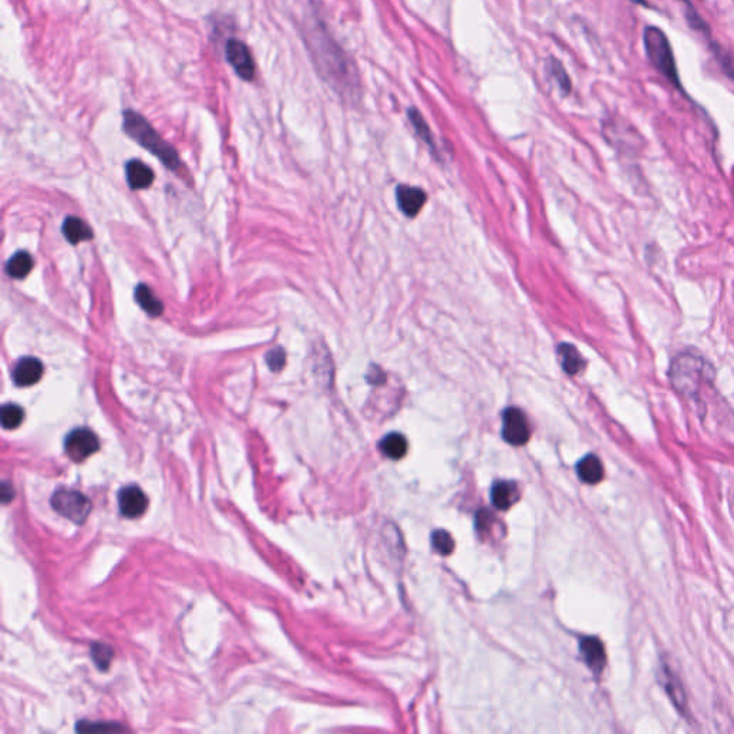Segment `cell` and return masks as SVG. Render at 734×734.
<instances>
[{
    "label": "cell",
    "mask_w": 734,
    "mask_h": 734,
    "mask_svg": "<svg viewBox=\"0 0 734 734\" xmlns=\"http://www.w3.org/2000/svg\"><path fill=\"white\" fill-rule=\"evenodd\" d=\"M304 33L314 66L325 83L343 100H361V75L352 57L333 39L321 22H310Z\"/></svg>",
    "instance_id": "1"
},
{
    "label": "cell",
    "mask_w": 734,
    "mask_h": 734,
    "mask_svg": "<svg viewBox=\"0 0 734 734\" xmlns=\"http://www.w3.org/2000/svg\"><path fill=\"white\" fill-rule=\"evenodd\" d=\"M668 378L678 393L693 398L699 393L703 383H709L714 378V369L704 357L687 350L674 359Z\"/></svg>",
    "instance_id": "2"
},
{
    "label": "cell",
    "mask_w": 734,
    "mask_h": 734,
    "mask_svg": "<svg viewBox=\"0 0 734 734\" xmlns=\"http://www.w3.org/2000/svg\"><path fill=\"white\" fill-rule=\"evenodd\" d=\"M124 131L132 139H135L139 145L160 158L170 170H177L179 167V157L177 151L161 138L160 134L153 129L150 122L144 118L143 115L132 109L125 111Z\"/></svg>",
    "instance_id": "3"
},
{
    "label": "cell",
    "mask_w": 734,
    "mask_h": 734,
    "mask_svg": "<svg viewBox=\"0 0 734 734\" xmlns=\"http://www.w3.org/2000/svg\"><path fill=\"white\" fill-rule=\"evenodd\" d=\"M645 55L649 57L652 66L668 81L673 83L676 88L681 90L680 78L677 74V65L674 59L673 49H671V43L667 38L666 33L656 26H647L644 29Z\"/></svg>",
    "instance_id": "4"
},
{
    "label": "cell",
    "mask_w": 734,
    "mask_h": 734,
    "mask_svg": "<svg viewBox=\"0 0 734 734\" xmlns=\"http://www.w3.org/2000/svg\"><path fill=\"white\" fill-rule=\"evenodd\" d=\"M50 503L59 515L68 518L75 524H83L92 510V503L88 496L83 495V492L71 489H59L55 492Z\"/></svg>",
    "instance_id": "5"
},
{
    "label": "cell",
    "mask_w": 734,
    "mask_h": 734,
    "mask_svg": "<svg viewBox=\"0 0 734 734\" xmlns=\"http://www.w3.org/2000/svg\"><path fill=\"white\" fill-rule=\"evenodd\" d=\"M98 450H100V439L90 429H75L65 439V452L75 462H83Z\"/></svg>",
    "instance_id": "6"
},
{
    "label": "cell",
    "mask_w": 734,
    "mask_h": 734,
    "mask_svg": "<svg viewBox=\"0 0 734 734\" xmlns=\"http://www.w3.org/2000/svg\"><path fill=\"white\" fill-rule=\"evenodd\" d=\"M225 57L240 78L247 83L253 81L256 76V64L246 43L240 39H230L225 47Z\"/></svg>",
    "instance_id": "7"
},
{
    "label": "cell",
    "mask_w": 734,
    "mask_h": 734,
    "mask_svg": "<svg viewBox=\"0 0 734 734\" xmlns=\"http://www.w3.org/2000/svg\"><path fill=\"white\" fill-rule=\"evenodd\" d=\"M502 436L513 446L525 445L529 439V426L524 412L518 407H508L503 412Z\"/></svg>",
    "instance_id": "8"
},
{
    "label": "cell",
    "mask_w": 734,
    "mask_h": 734,
    "mask_svg": "<svg viewBox=\"0 0 734 734\" xmlns=\"http://www.w3.org/2000/svg\"><path fill=\"white\" fill-rule=\"evenodd\" d=\"M119 511L125 518L141 517L148 508V498L144 494L143 489L135 485L125 486L119 491L118 495Z\"/></svg>",
    "instance_id": "9"
},
{
    "label": "cell",
    "mask_w": 734,
    "mask_h": 734,
    "mask_svg": "<svg viewBox=\"0 0 734 734\" xmlns=\"http://www.w3.org/2000/svg\"><path fill=\"white\" fill-rule=\"evenodd\" d=\"M396 198H398L400 210L407 217H415V215L419 214V211L424 207L426 194L417 187L400 186L396 189Z\"/></svg>",
    "instance_id": "10"
},
{
    "label": "cell",
    "mask_w": 734,
    "mask_h": 734,
    "mask_svg": "<svg viewBox=\"0 0 734 734\" xmlns=\"http://www.w3.org/2000/svg\"><path fill=\"white\" fill-rule=\"evenodd\" d=\"M43 364L35 357H25L13 369V380L18 386H32L42 379Z\"/></svg>",
    "instance_id": "11"
},
{
    "label": "cell",
    "mask_w": 734,
    "mask_h": 734,
    "mask_svg": "<svg viewBox=\"0 0 734 734\" xmlns=\"http://www.w3.org/2000/svg\"><path fill=\"white\" fill-rule=\"evenodd\" d=\"M580 647H581L582 657H584L587 666H589L594 673H601L607 663L606 650H604L603 642H599L597 637H585L582 638Z\"/></svg>",
    "instance_id": "12"
},
{
    "label": "cell",
    "mask_w": 734,
    "mask_h": 734,
    "mask_svg": "<svg viewBox=\"0 0 734 734\" xmlns=\"http://www.w3.org/2000/svg\"><path fill=\"white\" fill-rule=\"evenodd\" d=\"M127 179L132 189H145L153 182V171L143 161L131 160L127 164Z\"/></svg>",
    "instance_id": "13"
},
{
    "label": "cell",
    "mask_w": 734,
    "mask_h": 734,
    "mask_svg": "<svg viewBox=\"0 0 734 734\" xmlns=\"http://www.w3.org/2000/svg\"><path fill=\"white\" fill-rule=\"evenodd\" d=\"M578 476L585 484L596 485L604 478V467L596 455H587L577 465Z\"/></svg>",
    "instance_id": "14"
},
{
    "label": "cell",
    "mask_w": 734,
    "mask_h": 734,
    "mask_svg": "<svg viewBox=\"0 0 734 734\" xmlns=\"http://www.w3.org/2000/svg\"><path fill=\"white\" fill-rule=\"evenodd\" d=\"M558 354H560L561 366L571 376H575V374L581 373L584 371L587 363H585L581 354L578 352L577 347L564 343L558 347Z\"/></svg>",
    "instance_id": "15"
},
{
    "label": "cell",
    "mask_w": 734,
    "mask_h": 734,
    "mask_svg": "<svg viewBox=\"0 0 734 734\" xmlns=\"http://www.w3.org/2000/svg\"><path fill=\"white\" fill-rule=\"evenodd\" d=\"M491 498L498 510H510L511 505L518 498L517 486L513 485L512 482H496L495 485L492 486Z\"/></svg>",
    "instance_id": "16"
},
{
    "label": "cell",
    "mask_w": 734,
    "mask_h": 734,
    "mask_svg": "<svg viewBox=\"0 0 734 734\" xmlns=\"http://www.w3.org/2000/svg\"><path fill=\"white\" fill-rule=\"evenodd\" d=\"M62 232H64L65 239L68 240L69 243L72 244H78L81 241L93 239L92 230L78 217L66 218L64 227H62Z\"/></svg>",
    "instance_id": "17"
},
{
    "label": "cell",
    "mask_w": 734,
    "mask_h": 734,
    "mask_svg": "<svg viewBox=\"0 0 734 734\" xmlns=\"http://www.w3.org/2000/svg\"><path fill=\"white\" fill-rule=\"evenodd\" d=\"M135 299L139 306L143 307V310L153 316L158 318L164 311L162 301L153 294V290L145 284H139L135 290Z\"/></svg>",
    "instance_id": "18"
},
{
    "label": "cell",
    "mask_w": 734,
    "mask_h": 734,
    "mask_svg": "<svg viewBox=\"0 0 734 734\" xmlns=\"http://www.w3.org/2000/svg\"><path fill=\"white\" fill-rule=\"evenodd\" d=\"M33 258L26 251H19L9 258L6 264L7 275L13 278H25L32 271Z\"/></svg>",
    "instance_id": "19"
},
{
    "label": "cell",
    "mask_w": 734,
    "mask_h": 734,
    "mask_svg": "<svg viewBox=\"0 0 734 734\" xmlns=\"http://www.w3.org/2000/svg\"><path fill=\"white\" fill-rule=\"evenodd\" d=\"M381 452L390 459H402L407 452V441L400 433H389L380 442Z\"/></svg>",
    "instance_id": "20"
},
{
    "label": "cell",
    "mask_w": 734,
    "mask_h": 734,
    "mask_svg": "<svg viewBox=\"0 0 734 734\" xmlns=\"http://www.w3.org/2000/svg\"><path fill=\"white\" fill-rule=\"evenodd\" d=\"M663 678L664 687H666L667 693H668V695H670L674 704H676V706H677L681 712H685V690H683V687L680 686V681H678V678H676L673 671L668 668L667 664L663 667Z\"/></svg>",
    "instance_id": "21"
},
{
    "label": "cell",
    "mask_w": 734,
    "mask_h": 734,
    "mask_svg": "<svg viewBox=\"0 0 734 734\" xmlns=\"http://www.w3.org/2000/svg\"><path fill=\"white\" fill-rule=\"evenodd\" d=\"M23 419H25V410L22 409L19 405L7 403L2 407V426L4 429L19 428Z\"/></svg>",
    "instance_id": "22"
},
{
    "label": "cell",
    "mask_w": 734,
    "mask_h": 734,
    "mask_svg": "<svg viewBox=\"0 0 734 734\" xmlns=\"http://www.w3.org/2000/svg\"><path fill=\"white\" fill-rule=\"evenodd\" d=\"M546 69H548L549 76L555 81L556 85H558V88H560L561 92L565 93V95L570 93V76H568V74L565 72V69H564L561 62L555 61V59H549L548 65H546Z\"/></svg>",
    "instance_id": "23"
},
{
    "label": "cell",
    "mask_w": 734,
    "mask_h": 734,
    "mask_svg": "<svg viewBox=\"0 0 734 734\" xmlns=\"http://www.w3.org/2000/svg\"><path fill=\"white\" fill-rule=\"evenodd\" d=\"M409 119L414 125L415 131L417 132V135L421 136L424 139V143L428 144L429 146L432 148H435V143H433V136H432L431 129H429L428 124L424 121V117H422L421 112L412 108L409 109Z\"/></svg>",
    "instance_id": "24"
},
{
    "label": "cell",
    "mask_w": 734,
    "mask_h": 734,
    "mask_svg": "<svg viewBox=\"0 0 734 734\" xmlns=\"http://www.w3.org/2000/svg\"><path fill=\"white\" fill-rule=\"evenodd\" d=\"M432 544H433V548H435L439 554H442V555H450L453 548H455V542H453L452 537L446 531L433 532V535H432Z\"/></svg>",
    "instance_id": "25"
},
{
    "label": "cell",
    "mask_w": 734,
    "mask_h": 734,
    "mask_svg": "<svg viewBox=\"0 0 734 734\" xmlns=\"http://www.w3.org/2000/svg\"><path fill=\"white\" fill-rule=\"evenodd\" d=\"M92 657L100 668L108 667V664L111 663L112 650L105 644H95L92 647Z\"/></svg>",
    "instance_id": "26"
},
{
    "label": "cell",
    "mask_w": 734,
    "mask_h": 734,
    "mask_svg": "<svg viewBox=\"0 0 734 734\" xmlns=\"http://www.w3.org/2000/svg\"><path fill=\"white\" fill-rule=\"evenodd\" d=\"M266 359H267V364L270 366L271 371H282L283 366H284L285 363L284 350H283L282 347L273 349L271 352H268Z\"/></svg>",
    "instance_id": "27"
},
{
    "label": "cell",
    "mask_w": 734,
    "mask_h": 734,
    "mask_svg": "<svg viewBox=\"0 0 734 734\" xmlns=\"http://www.w3.org/2000/svg\"><path fill=\"white\" fill-rule=\"evenodd\" d=\"M374 369H376V371H374V373L373 371H371V373L367 374V379H369V381L373 383V385H380V383H383V381L386 380V374L383 373V371H379L378 367L376 366H374Z\"/></svg>",
    "instance_id": "28"
},
{
    "label": "cell",
    "mask_w": 734,
    "mask_h": 734,
    "mask_svg": "<svg viewBox=\"0 0 734 734\" xmlns=\"http://www.w3.org/2000/svg\"><path fill=\"white\" fill-rule=\"evenodd\" d=\"M633 4H645V0H630Z\"/></svg>",
    "instance_id": "29"
}]
</instances>
